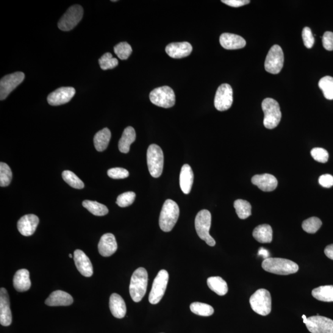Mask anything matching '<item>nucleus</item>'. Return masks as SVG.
Returning <instances> with one entry per match:
<instances>
[{
	"label": "nucleus",
	"instance_id": "nucleus-34",
	"mask_svg": "<svg viewBox=\"0 0 333 333\" xmlns=\"http://www.w3.org/2000/svg\"><path fill=\"white\" fill-rule=\"evenodd\" d=\"M190 310L194 314L202 316H209L214 312V309L211 305L198 302L191 304Z\"/></svg>",
	"mask_w": 333,
	"mask_h": 333
},
{
	"label": "nucleus",
	"instance_id": "nucleus-22",
	"mask_svg": "<svg viewBox=\"0 0 333 333\" xmlns=\"http://www.w3.org/2000/svg\"><path fill=\"white\" fill-rule=\"evenodd\" d=\"M220 43L226 49H238L244 48L246 41L240 35L225 33L220 37Z\"/></svg>",
	"mask_w": 333,
	"mask_h": 333
},
{
	"label": "nucleus",
	"instance_id": "nucleus-25",
	"mask_svg": "<svg viewBox=\"0 0 333 333\" xmlns=\"http://www.w3.org/2000/svg\"><path fill=\"white\" fill-rule=\"evenodd\" d=\"M109 308L111 313L117 318H124L126 315L127 307L123 298L116 293L110 296Z\"/></svg>",
	"mask_w": 333,
	"mask_h": 333
},
{
	"label": "nucleus",
	"instance_id": "nucleus-24",
	"mask_svg": "<svg viewBox=\"0 0 333 333\" xmlns=\"http://www.w3.org/2000/svg\"><path fill=\"white\" fill-rule=\"evenodd\" d=\"M13 286L18 292H25L31 287L29 271L26 269H21L16 271L13 278Z\"/></svg>",
	"mask_w": 333,
	"mask_h": 333
},
{
	"label": "nucleus",
	"instance_id": "nucleus-37",
	"mask_svg": "<svg viewBox=\"0 0 333 333\" xmlns=\"http://www.w3.org/2000/svg\"><path fill=\"white\" fill-rule=\"evenodd\" d=\"M13 174L10 166L4 162L0 163V186L8 187L12 180Z\"/></svg>",
	"mask_w": 333,
	"mask_h": 333
},
{
	"label": "nucleus",
	"instance_id": "nucleus-14",
	"mask_svg": "<svg viewBox=\"0 0 333 333\" xmlns=\"http://www.w3.org/2000/svg\"><path fill=\"white\" fill-rule=\"evenodd\" d=\"M305 325L312 333H333V320L324 316H310L307 318Z\"/></svg>",
	"mask_w": 333,
	"mask_h": 333
},
{
	"label": "nucleus",
	"instance_id": "nucleus-43",
	"mask_svg": "<svg viewBox=\"0 0 333 333\" xmlns=\"http://www.w3.org/2000/svg\"><path fill=\"white\" fill-rule=\"evenodd\" d=\"M107 175L111 179H124L129 176V172L126 169L116 168L108 170Z\"/></svg>",
	"mask_w": 333,
	"mask_h": 333
},
{
	"label": "nucleus",
	"instance_id": "nucleus-36",
	"mask_svg": "<svg viewBox=\"0 0 333 333\" xmlns=\"http://www.w3.org/2000/svg\"><path fill=\"white\" fill-rule=\"evenodd\" d=\"M62 176L64 180L71 187L76 189L84 188V183L78 177L76 174L70 171H65L63 172Z\"/></svg>",
	"mask_w": 333,
	"mask_h": 333
},
{
	"label": "nucleus",
	"instance_id": "nucleus-50",
	"mask_svg": "<svg viewBox=\"0 0 333 333\" xmlns=\"http://www.w3.org/2000/svg\"><path fill=\"white\" fill-rule=\"evenodd\" d=\"M302 318L304 319V323L305 324L306 323L307 320V318L306 317V316H305V315H302Z\"/></svg>",
	"mask_w": 333,
	"mask_h": 333
},
{
	"label": "nucleus",
	"instance_id": "nucleus-1",
	"mask_svg": "<svg viewBox=\"0 0 333 333\" xmlns=\"http://www.w3.org/2000/svg\"><path fill=\"white\" fill-rule=\"evenodd\" d=\"M262 266L266 271L280 275L295 273L299 270L297 263L282 258L268 257L263 261Z\"/></svg>",
	"mask_w": 333,
	"mask_h": 333
},
{
	"label": "nucleus",
	"instance_id": "nucleus-11",
	"mask_svg": "<svg viewBox=\"0 0 333 333\" xmlns=\"http://www.w3.org/2000/svg\"><path fill=\"white\" fill-rule=\"evenodd\" d=\"M284 65V54L283 49L279 45L271 47L266 56L265 62V69L266 72L273 74H277L281 72Z\"/></svg>",
	"mask_w": 333,
	"mask_h": 333
},
{
	"label": "nucleus",
	"instance_id": "nucleus-16",
	"mask_svg": "<svg viewBox=\"0 0 333 333\" xmlns=\"http://www.w3.org/2000/svg\"><path fill=\"white\" fill-rule=\"evenodd\" d=\"M12 323V313L10 309V301L8 291L4 288L0 290V323L4 326H10Z\"/></svg>",
	"mask_w": 333,
	"mask_h": 333
},
{
	"label": "nucleus",
	"instance_id": "nucleus-38",
	"mask_svg": "<svg viewBox=\"0 0 333 333\" xmlns=\"http://www.w3.org/2000/svg\"><path fill=\"white\" fill-rule=\"evenodd\" d=\"M322 226V222L320 218L313 216L307 219L302 223V227L305 232L313 234L317 232Z\"/></svg>",
	"mask_w": 333,
	"mask_h": 333
},
{
	"label": "nucleus",
	"instance_id": "nucleus-4",
	"mask_svg": "<svg viewBox=\"0 0 333 333\" xmlns=\"http://www.w3.org/2000/svg\"><path fill=\"white\" fill-rule=\"evenodd\" d=\"M262 108L264 113L263 125L266 129H273L280 124L282 113L280 105L276 100L267 98L263 100Z\"/></svg>",
	"mask_w": 333,
	"mask_h": 333
},
{
	"label": "nucleus",
	"instance_id": "nucleus-48",
	"mask_svg": "<svg viewBox=\"0 0 333 333\" xmlns=\"http://www.w3.org/2000/svg\"><path fill=\"white\" fill-rule=\"evenodd\" d=\"M324 254L329 259L333 260V244L327 246L324 249Z\"/></svg>",
	"mask_w": 333,
	"mask_h": 333
},
{
	"label": "nucleus",
	"instance_id": "nucleus-31",
	"mask_svg": "<svg viewBox=\"0 0 333 333\" xmlns=\"http://www.w3.org/2000/svg\"><path fill=\"white\" fill-rule=\"evenodd\" d=\"M313 298L323 302H333V286L326 285L316 288L312 292Z\"/></svg>",
	"mask_w": 333,
	"mask_h": 333
},
{
	"label": "nucleus",
	"instance_id": "nucleus-15",
	"mask_svg": "<svg viewBox=\"0 0 333 333\" xmlns=\"http://www.w3.org/2000/svg\"><path fill=\"white\" fill-rule=\"evenodd\" d=\"M76 94L73 87H61L50 93L47 98L51 105H60L68 103Z\"/></svg>",
	"mask_w": 333,
	"mask_h": 333
},
{
	"label": "nucleus",
	"instance_id": "nucleus-13",
	"mask_svg": "<svg viewBox=\"0 0 333 333\" xmlns=\"http://www.w3.org/2000/svg\"><path fill=\"white\" fill-rule=\"evenodd\" d=\"M233 90L231 86L224 83L216 90L214 99V105L219 111L230 109L233 104Z\"/></svg>",
	"mask_w": 333,
	"mask_h": 333
},
{
	"label": "nucleus",
	"instance_id": "nucleus-32",
	"mask_svg": "<svg viewBox=\"0 0 333 333\" xmlns=\"http://www.w3.org/2000/svg\"><path fill=\"white\" fill-rule=\"evenodd\" d=\"M83 206L86 208L89 212L94 215L104 216L109 212L107 207L104 204L99 203L96 201L85 200L82 203Z\"/></svg>",
	"mask_w": 333,
	"mask_h": 333
},
{
	"label": "nucleus",
	"instance_id": "nucleus-10",
	"mask_svg": "<svg viewBox=\"0 0 333 333\" xmlns=\"http://www.w3.org/2000/svg\"><path fill=\"white\" fill-rule=\"evenodd\" d=\"M169 273L165 270H161L155 278L151 292L149 293V301L151 304H157L164 295L166 286L169 282Z\"/></svg>",
	"mask_w": 333,
	"mask_h": 333
},
{
	"label": "nucleus",
	"instance_id": "nucleus-39",
	"mask_svg": "<svg viewBox=\"0 0 333 333\" xmlns=\"http://www.w3.org/2000/svg\"><path fill=\"white\" fill-rule=\"evenodd\" d=\"M118 60L116 58H113L112 54L110 52H106L102 55L99 60L100 68L102 70H107V69H114L118 65Z\"/></svg>",
	"mask_w": 333,
	"mask_h": 333
},
{
	"label": "nucleus",
	"instance_id": "nucleus-12",
	"mask_svg": "<svg viewBox=\"0 0 333 333\" xmlns=\"http://www.w3.org/2000/svg\"><path fill=\"white\" fill-rule=\"evenodd\" d=\"M25 75L21 72L7 75L0 81V99L4 100L15 89L24 81Z\"/></svg>",
	"mask_w": 333,
	"mask_h": 333
},
{
	"label": "nucleus",
	"instance_id": "nucleus-35",
	"mask_svg": "<svg viewBox=\"0 0 333 333\" xmlns=\"http://www.w3.org/2000/svg\"><path fill=\"white\" fill-rule=\"evenodd\" d=\"M319 87L323 91L325 98L329 100L333 99V77L325 76L320 80L318 83Z\"/></svg>",
	"mask_w": 333,
	"mask_h": 333
},
{
	"label": "nucleus",
	"instance_id": "nucleus-42",
	"mask_svg": "<svg viewBox=\"0 0 333 333\" xmlns=\"http://www.w3.org/2000/svg\"><path fill=\"white\" fill-rule=\"evenodd\" d=\"M312 157L316 161L321 163H326L328 160L329 154L326 149L321 148H315L310 152Z\"/></svg>",
	"mask_w": 333,
	"mask_h": 333
},
{
	"label": "nucleus",
	"instance_id": "nucleus-21",
	"mask_svg": "<svg viewBox=\"0 0 333 333\" xmlns=\"http://www.w3.org/2000/svg\"><path fill=\"white\" fill-rule=\"evenodd\" d=\"M192 46L188 42L172 43L166 46L165 51L169 57L180 59L188 57L192 52Z\"/></svg>",
	"mask_w": 333,
	"mask_h": 333
},
{
	"label": "nucleus",
	"instance_id": "nucleus-33",
	"mask_svg": "<svg viewBox=\"0 0 333 333\" xmlns=\"http://www.w3.org/2000/svg\"><path fill=\"white\" fill-rule=\"evenodd\" d=\"M234 207L238 217L246 219L251 215L252 207L248 201L243 199H237L234 202Z\"/></svg>",
	"mask_w": 333,
	"mask_h": 333
},
{
	"label": "nucleus",
	"instance_id": "nucleus-46",
	"mask_svg": "<svg viewBox=\"0 0 333 333\" xmlns=\"http://www.w3.org/2000/svg\"><path fill=\"white\" fill-rule=\"evenodd\" d=\"M319 183L324 188H331L333 186V177L331 175L324 174L319 178Z\"/></svg>",
	"mask_w": 333,
	"mask_h": 333
},
{
	"label": "nucleus",
	"instance_id": "nucleus-3",
	"mask_svg": "<svg viewBox=\"0 0 333 333\" xmlns=\"http://www.w3.org/2000/svg\"><path fill=\"white\" fill-rule=\"evenodd\" d=\"M180 215L179 205L172 199L163 204L159 216V227L164 232H171L177 222Z\"/></svg>",
	"mask_w": 333,
	"mask_h": 333
},
{
	"label": "nucleus",
	"instance_id": "nucleus-8",
	"mask_svg": "<svg viewBox=\"0 0 333 333\" xmlns=\"http://www.w3.org/2000/svg\"><path fill=\"white\" fill-rule=\"evenodd\" d=\"M149 99L152 104L163 108L173 107L176 103L174 91L168 86L154 89L150 93Z\"/></svg>",
	"mask_w": 333,
	"mask_h": 333
},
{
	"label": "nucleus",
	"instance_id": "nucleus-45",
	"mask_svg": "<svg viewBox=\"0 0 333 333\" xmlns=\"http://www.w3.org/2000/svg\"><path fill=\"white\" fill-rule=\"evenodd\" d=\"M322 43L324 49L327 51H333V33L326 32L322 37Z\"/></svg>",
	"mask_w": 333,
	"mask_h": 333
},
{
	"label": "nucleus",
	"instance_id": "nucleus-23",
	"mask_svg": "<svg viewBox=\"0 0 333 333\" xmlns=\"http://www.w3.org/2000/svg\"><path fill=\"white\" fill-rule=\"evenodd\" d=\"M73 298L65 291L57 290L50 294L45 301V304L48 306H69L73 303Z\"/></svg>",
	"mask_w": 333,
	"mask_h": 333
},
{
	"label": "nucleus",
	"instance_id": "nucleus-44",
	"mask_svg": "<svg viewBox=\"0 0 333 333\" xmlns=\"http://www.w3.org/2000/svg\"><path fill=\"white\" fill-rule=\"evenodd\" d=\"M302 39H303L304 44L307 48H312L315 43V38L312 34V30L309 27H305L302 30Z\"/></svg>",
	"mask_w": 333,
	"mask_h": 333
},
{
	"label": "nucleus",
	"instance_id": "nucleus-51",
	"mask_svg": "<svg viewBox=\"0 0 333 333\" xmlns=\"http://www.w3.org/2000/svg\"><path fill=\"white\" fill-rule=\"evenodd\" d=\"M69 257H70V258H72V254H71L69 255Z\"/></svg>",
	"mask_w": 333,
	"mask_h": 333
},
{
	"label": "nucleus",
	"instance_id": "nucleus-40",
	"mask_svg": "<svg viewBox=\"0 0 333 333\" xmlns=\"http://www.w3.org/2000/svg\"><path fill=\"white\" fill-rule=\"evenodd\" d=\"M114 49L116 54L122 60H127L132 52L131 46L127 42H121L117 44Z\"/></svg>",
	"mask_w": 333,
	"mask_h": 333
},
{
	"label": "nucleus",
	"instance_id": "nucleus-5",
	"mask_svg": "<svg viewBox=\"0 0 333 333\" xmlns=\"http://www.w3.org/2000/svg\"><path fill=\"white\" fill-rule=\"evenodd\" d=\"M211 220L212 216L209 210L199 211L195 218V229L199 237L212 247L215 245V241L209 234Z\"/></svg>",
	"mask_w": 333,
	"mask_h": 333
},
{
	"label": "nucleus",
	"instance_id": "nucleus-2",
	"mask_svg": "<svg viewBox=\"0 0 333 333\" xmlns=\"http://www.w3.org/2000/svg\"><path fill=\"white\" fill-rule=\"evenodd\" d=\"M148 272L145 268H138L132 274L129 291L133 301L139 302L142 300L146 293L148 286Z\"/></svg>",
	"mask_w": 333,
	"mask_h": 333
},
{
	"label": "nucleus",
	"instance_id": "nucleus-9",
	"mask_svg": "<svg viewBox=\"0 0 333 333\" xmlns=\"http://www.w3.org/2000/svg\"><path fill=\"white\" fill-rule=\"evenodd\" d=\"M83 15V9L81 6H72L60 19L58 27L63 31H70L82 20Z\"/></svg>",
	"mask_w": 333,
	"mask_h": 333
},
{
	"label": "nucleus",
	"instance_id": "nucleus-19",
	"mask_svg": "<svg viewBox=\"0 0 333 333\" xmlns=\"http://www.w3.org/2000/svg\"><path fill=\"white\" fill-rule=\"evenodd\" d=\"M99 254L103 257H109L115 253L118 249V243L115 235L106 233L102 235L98 243Z\"/></svg>",
	"mask_w": 333,
	"mask_h": 333
},
{
	"label": "nucleus",
	"instance_id": "nucleus-7",
	"mask_svg": "<svg viewBox=\"0 0 333 333\" xmlns=\"http://www.w3.org/2000/svg\"><path fill=\"white\" fill-rule=\"evenodd\" d=\"M147 163L150 174L154 178L159 177L162 174L163 154L162 149L157 144H152L147 151Z\"/></svg>",
	"mask_w": 333,
	"mask_h": 333
},
{
	"label": "nucleus",
	"instance_id": "nucleus-29",
	"mask_svg": "<svg viewBox=\"0 0 333 333\" xmlns=\"http://www.w3.org/2000/svg\"><path fill=\"white\" fill-rule=\"evenodd\" d=\"M111 138V133L107 128L100 130L96 133L94 137V147L99 152L104 151L106 149Z\"/></svg>",
	"mask_w": 333,
	"mask_h": 333
},
{
	"label": "nucleus",
	"instance_id": "nucleus-18",
	"mask_svg": "<svg viewBox=\"0 0 333 333\" xmlns=\"http://www.w3.org/2000/svg\"><path fill=\"white\" fill-rule=\"evenodd\" d=\"M39 224L37 215L28 214L22 216L18 222V229L22 235L30 237L35 233Z\"/></svg>",
	"mask_w": 333,
	"mask_h": 333
},
{
	"label": "nucleus",
	"instance_id": "nucleus-47",
	"mask_svg": "<svg viewBox=\"0 0 333 333\" xmlns=\"http://www.w3.org/2000/svg\"><path fill=\"white\" fill-rule=\"evenodd\" d=\"M222 3L230 7L238 8L249 4V0H222Z\"/></svg>",
	"mask_w": 333,
	"mask_h": 333
},
{
	"label": "nucleus",
	"instance_id": "nucleus-28",
	"mask_svg": "<svg viewBox=\"0 0 333 333\" xmlns=\"http://www.w3.org/2000/svg\"><path fill=\"white\" fill-rule=\"evenodd\" d=\"M136 140L135 130L132 127H128L124 130L123 134L119 140V149L122 153H128L130 145Z\"/></svg>",
	"mask_w": 333,
	"mask_h": 333
},
{
	"label": "nucleus",
	"instance_id": "nucleus-6",
	"mask_svg": "<svg viewBox=\"0 0 333 333\" xmlns=\"http://www.w3.org/2000/svg\"><path fill=\"white\" fill-rule=\"evenodd\" d=\"M249 302L252 309L259 315L266 316L271 312V294L265 289L255 291L250 298Z\"/></svg>",
	"mask_w": 333,
	"mask_h": 333
},
{
	"label": "nucleus",
	"instance_id": "nucleus-20",
	"mask_svg": "<svg viewBox=\"0 0 333 333\" xmlns=\"http://www.w3.org/2000/svg\"><path fill=\"white\" fill-rule=\"evenodd\" d=\"M251 181L260 190L265 192H270L275 190L278 185L276 178L268 174L255 175L252 178Z\"/></svg>",
	"mask_w": 333,
	"mask_h": 333
},
{
	"label": "nucleus",
	"instance_id": "nucleus-30",
	"mask_svg": "<svg viewBox=\"0 0 333 333\" xmlns=\"http://www.w3.org/2000/svg\"><path fill=\"white\" fill-rule=\"evenodd\" d=\"M208 287L218 296H224L228 293L227 283L220 276L209 278L207 281Z\"/></svg>",
	"mask_w": 333,
	"mask_h": 333
},
{
	"label": "nucleus",
	"instance_id": "nucleus-49",
	"mask_svg": "<svg viewBox=\"0 0 333 333\" xmlns=\"http://www.w3.org/2000/svg\"><path fill=\"white\" fill-rule=\"evenodd\" d=\"M259 255H263V257L265 258V259H267L268 257V252L266 251V250L263 249V248H260L259 250Z\"/></svg>",
	"mask_w": 333,
	"mask_h": 333
},
{
	"label": "nucleus",
	"instance_id": "nucleus-27",
	"mask_svg": "<svg viewBox=\"0 0 333 333\" xmlns=\"http://www.w3.org/2000/svg\"><path fill=\"white\" fill-rule=\"evenodd\" d=\"M255 240L260 243H270L273 239V230L267 224L260 225L255 228L252 233Z\"/></svg>",
	"mask_w": 333,
	"mask_h": 333
},
{
	"label": "nucleus",
	"instance_id": "nucleus-41",
	"mask_svg": "<svg viewBox=\"0 0 333 333\" xmlns=\"http://www.w3.org/2000/svg\"><path fill=\"white\" fill-rule=\"evenodd\" d=\"M136 198V194L132 191L124 193L118 196L116 203L119 207H126L132 205Z\"/></svg>",
	"mask_w": 333,
	"mask_h": 333
},
{
	"label": "nucleus",
	"instance_id": "nucleus-26",
	"mask_svg": "<svg viewBox=\"0 0 333 333\" xmlns=\"http://www.w3.org/2000/svg\"><path fill=\"white\" fill-rule=\"evenodd\" d=\"M193 180L194 174L191 166L183 165L180 175V185L183 193L188 194L190 193Z\"/></svg>",
	"mask_w": 333,
	"mask_h": 333
},
{
	"label": "nucleus",
	"instance_id": "nucleus-17",
	"mask_svg": "<svg viewBox=\"0 0 333 333\" xmlns=\"http://www.w3.org/2000/svg\"><path fill=\"white\" fill-rule=\"evenodd\" d=\"M74 260L77 270L83 276L90 277L93 275V269L91 261L81 250L77 249L74 251Z\"/></svg>",
	"mask_w": 333,
	"mask_h": 333
}]
</instances>
